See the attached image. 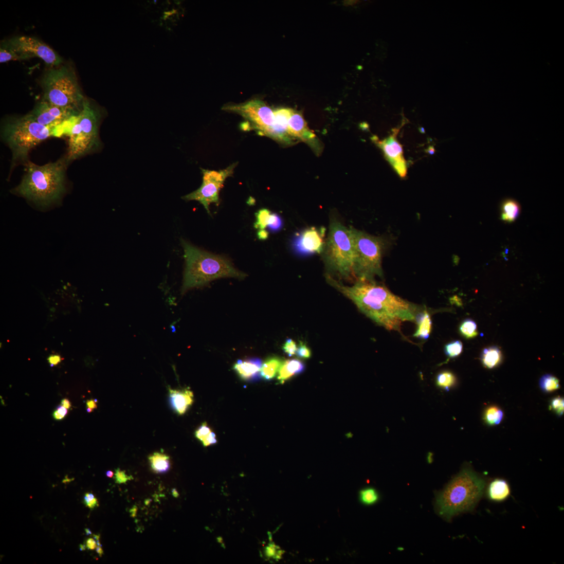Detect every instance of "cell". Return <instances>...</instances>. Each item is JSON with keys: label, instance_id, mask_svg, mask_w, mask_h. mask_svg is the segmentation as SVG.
<instances>
[{"label": "cell", "instance_id": "1", "mask_svg": "<svg viewBox=\"0 0 564 564\" xmlns=\"http://www.w3.org/2000/svg\"><path fill=\"white\" fill-rule=\"evenodd\" d=\"M328 283L349 298L359 310L388 330L399 331L403 322L414 321L420 311L414 304L374 281H357L346 286L327 275Z\"/></svg>", "mask_w": 564, "mask_h": 564}, {"label": "cell", "instance_id": "2", "mask_svg": "<svg viewBox=\"0 0 564 564\" xmlns=\"http://www.w3.org/2000/svg\"><path fill=\"white\" fill-rule=\"evenodd\" d=\"M69 162L67 157L40 166L28 160L25 173L13 191L41 207L59 200L65 191V173Z\"/></svg>", "mask_w": 564, "mask_h": 564}, {"label": "cell", "instance_id": "3", "mask_svg": "<svg viewBox=\"0 0 564 564\" xmlns=\"http://www.w3.org/2000/svg\"><path fill=\"white\" fill-rule=\"evenodd\" d=\"M185 252L186 269L182 293L204 286L220 278H234L243 279L247 275L233 267L230 261L198 249L182 240Z\"/></svg>", "mask_w": 564, "mask_h": 564}, {"label": "cell", "instance_id": "4", "mask_svg": "<svg viewBox=\"0 0 564 564\" xmlns=\"http://www.w3.org/2000/svg\"><path fill=\"white\" fill-rule=\"evenodd\" d=\"M484 480L469 467L464 468L436 497L439 515L450 520L454 516L472 511L481 499Z\"/></svg>", "mask_w": 564, "mask_h": 564}, {"label": "cell", "instance_id": "5", "mask_svg": "<svg viewBox=\"0 0 564 564\" xmlns=\"http://www.w3.org/2000/svg\"><path fill=\"white\" fill-rule=\"evenodd\" d=\"M328 269L339 277L354 280L355 251L350 227L332 220L323 252Z\"/></svg>", "mask_w": 564, "mask_h": 564}, {"label": "cell", "instance_id": "6", "mask_svg": "<svg viewBox=\"0 0 564 564\" xmlns=\"http://www.w3.org/2000/svg\"><path fill=\"white\" fill-rule=\"evenodd\" d=\"M4 140L12 151V162L27 160L29 152L49 138L52 128L42 125L28 115L7 120L3 127Z\"/></svg>", "mask_w": 564, "mask_h": 564}, {"label": "cell", "instance_id": "7", "mask_svg": "<svg viewBox=\"0 0 564 564\" xmlns=\"http://www.w3.org/2000/svg\"><path fill=\"white\" fill-rule=\"evenodd\" d=\"M43 100L56 106L82 110L84 96L75 70L69 66L52 69L42 82Z\"/></svg>", "mask_w": 564, "mask_h": 564}, {"label": "cell", "instance_id": "8", "mask_svg": "<svg viewBox=\"0 0 564 564\" xmlns=\"http://www.w3.org/2000/svg\"><path fill=\"white\" fill-rule=\"evenodd\" d=\"M354 246V279L374 281L383 276L382 260L387 242L385 238L350 227Z\"/></svg>", "mask_w": 564, "mask_h": 564}, {"label": "cell", "instance_id": "9", "mask_svg": "<svg viewBox=\"0 0 564 564\" xmlns=\"http://www.w3.org/2000/svg\"><path fill=\"white\" fill-rule=\"evenodd\" d=\"M103 116V111L85 98L70 135L66 157L69 161L98 149L100 145L99 129Z\"/></svg>", "mask_w": 564, "mask_h": 564}, {"label": "cell", "instance_id": "10", "mask_svg": "<svg viewBox=\"0 0 564 564\" xmlns=\"http://www.w3.org/2000/svg\"><path fill=\"white\" fill-rule=\"evenodd\" d=\"M237 163H233L226 169L220 171L202 170L203 182L200 188L187 194L183 198L186 201H197L203 205L210 214L211 204H219V193L226 179L233 174Z\"/></svg>", "mask_w": 564, "mask_h": 564}, {"label": "cell", "instance_id": "11", "mask_svg": "<svg viewBox=\"0 0 564 564\" xmlns=\"http://www.w3.org/2000/svg\"><path fill=\"white\" fill-rule=\"evenodd\" d=\"M1 47L10 49L29 59L40 58L51 66H58L63 62L62 58L53 49L34 38L15 37L2 42Z\"/></svg>", "mask_w": 564, "mask_h": 564}, {"label": "cell", "instance_id": "12", "mask_svg": "<svg viewBox=\"0 0 564 564\" xmlns=\"http://www.w3.org/2000/svg\"><path fill=\"white\" fill-rule=\"evenodd\" d=\"M227 108L249 120L260 135L268 137L275 121L274 111L263 102L252 100Z\"/></svg>", "mask_w": 564, "mask_h": 564}, {"label": "cell", "instance_id": "13", "mask_svg": "<svg viewBox=\"0 0 564 564\" xmlns=\"http://www.w3.org/2000/svg\"><path fill=\"white\" fill-rule=\"evenodd\" d=\"M82 110L62 107L42 99L27 115L39 123L51 128L77 117Z\"/></svg>", "mask_w": 564, "mask_h": 564}, {"label": "cell", "instance_id": "14", "mask_svg": "<svg viewBox=\"0 0 564 564\" xmlns=\"http://www.w3.org/2000/svg\"><path fill=\"white\" fill-rule=\"evenodd\" d=\"M403 124L399 128L393 129L390 135L382 141L375 137L373 141L382 150L386 159L389 162L395 172L401 178H404L407 175V163L404 155L403 145L398 141L397 135Z\"/></svg>", "mask_w": 564, "mask_h": 564}, {"label": "cell", "instance_id": "15", "mask_svg": "<svg viewBox=\"0 0 564 564\" xmlns=\"http://www.w3.org/2000/svg\"><path fill=\"white\" fill-rule=\"evenodd\" d=\"M325 233V229L323 227L320 228L315 227L306 228L296 236L294 240V248L298 253L301 254L321 253L325 244L324 239Z\"/></svg>", "mask_w": 564, "mask_h": 564}, {"label": "cell", "instance_id": "16", "mask_svg": "<svg viewBox=\"0 0 564 564\" xmlns=\"http://www.w3.org/2000/svg\"><path fill=\"white\" fill-rule=\"evenodd\" d=\"M293 112L290 108H279L274 111L275 121L268 137L285 144H290L293 139L288 134L287 129Z\"/></svg>", "mask_w": 564, "mask_h": 564}, {"label": "cell", "instance_id": "17", "mask_svg": "<svg viewBox=\"0 0 564 564\" xmlns=\"http://www.w3.org/2000/svg\"><path fill=\"white\" fill-rule=\"evenodd\" d=\"M287 131L292 138H297L304 141L313 142L316 138L302 115L294 111L289 119Z\"/></svg>", "mask_w": 564, "mask_h": 564}, {"label": "cell", "instance_id": "18", "mask_svg": "<svg viewBox=\"0 0 564 564\" xmlns=\"http://www.w3.org/2000/svg\"><path fill=\"white\" fill-rule=\"evenodd\" d=\"M170 401L173 409L179 415L184 414L194 402V396L192 391L185 389L183 390L169 388Z\"/></svg>", "mask_w": 564, "mask_h": 564}, {"label": "cell", "instance_id": "19", "mask_svg": "<svg viewBox=\"0 0 564 564\" xmlns=\"http://www.w3.org/2000/svg\"><path fill=\"white\" fill-rule=\"evenodd\" d=\"M262 362L258 358L239 360L235 363L234 370L244 380L249 381L260 376Z\"/></svg>", "mask_w": 564, "mask_h": 564}, {"label": "cell", "instance_id": "20", "mask_svg": "<svg viewBox=\"0 0 564 564\" xmlns=\"http://www.w3.org/2000/svg\"><path fill=\"white\" fill-rule=\"evenodd\" d=\"M256 222L254 224L256 229L264 230L267 227L272 231H277L283 226V221L277 214L271 212L267 209L260 210L256 214Z\"/></svg>", "mask_w": 564, "mask_h": 564}, {"label": "cell", "instance_id": "21", "mask_svg": "<svg viewBox=\"0 0 564 564\" xmlns=\"http://www.w3.org/2000/svg\"><path fill=\"white\" fill-rule=\"evenodd\" d=\"M305 366L302 361L296 359L286 360L283 361L278 372V380L283 384L295 375L303 373Z\"/></svg>", "mask_w": 564, "mask_h": 564}, {"label": "cell", "instance_id": "22", "mask_svg": "<svg viewBox=\"0 0 564 564\" xmlns=\"http://www.w3.org/2000/svg\"><path fill=\"white\" fill-rule=\"evenodd\" d=\"M415 321L417 328L414 337L423 340L428 339L432 330V320L428 312L426 310L422 312L420 311L416 315Z\"/></svg>", "mask_w": 564, "mask_h": 564}, {"label": "cell", "instance_id": "23", "mask_svg": "<svg viewBox=\"0 0 564 564\" xmlns=\"http://www.w3.org/2000/svg\"><path fill=\"white\" fill-rule=\"evenodd\" d=\"M510 489L507 483L504 480L496 479L492 481L488 488L489 499L494 501H502L507 498Z\"/></svg>", "mask_w": 564, "mask_h": 564}, {"label": "cell", "instance_id": "24", "mask_svg": "<svg viewBox=\"0 0 564 564\" xmlns=\"http://www.w3.org/2000/svg\"><path fill=\"white\" fill-rule=\"evenodd\" d=\"M501 219L506 222L512 223L519 216L521 206L515 199L507 198L501 205Z\"/></svg>", "mask_w": 564, "mask_h": 564}, {"label": "cell", "instance_id": "25", "mask_svg": "<svg viewBox=\"0 0 564 564\" xmlns=\"http://www.w3.org/2000/svg\"><path fill=\"white\" fill-rule=\"evenodd\" d=\"M282 362L277 357H272L265 360L262 365L260 377L265 380L273 379L278 373Z\"/></svg>", "mask_w": 564, "mask_h": 564}, {"label": "cell", "instance_id": "26", "mask_svg": "<svg viewBox=\"0 0 564 564\" xmlns=\"http://www.w3.org/2000/svg\"><path fill=\"white\" fill-rule=\"evenodd\" d=\"M483 366L489 369H492L501 363L502 355L500 350L497 347H490L485 349L481 356Z\"/></svg>", "mask_w": 564, "mask_h": 564}, {"label": "cell", "instance_id": "27", "mask_svg": "<svg viewBox=\"0 0 564 564\" xmlns=\"http://www.w3.org/2000/svg\"><path fill=\"white\" fill-rule=\"evenodd\" d=\"M149 459L152 470L156 474L167 472L171 468L170 458L166 454L155 452L149 456Z\"/></svg>", "mask_w": 564, "mask_h": 564}, {"label": "cell", "instance_id": "28", "mask_svg": "<svg viewBox=\"0 0 564 564\" xmlns=\"http://www.w3.org/2000/svg\"><path fill=\"white\" fill-rule=\"evenodd\" d=\"M195 436L196 439L202 442L205 447H208L217 443L215 434L206 422L196 430Z\"/></svg>", "mask_w": 564, "mask_h": 564}, {"label": "cell", "instance_id": "29", "mask_svg": "<svg viewBox=\"0 0 564 564\" xmlns=\"http://www.w3.org/2000/svg\"><path fill=\"white\" fill-rule=\"evenodd\" d=\"M436 385L441 389L449 391L457 384L456 376L451 372L444 371L438 374L436 377Z\"/></svg>", "mask_w": 564, "mask_h": 564}, {"label": "cell", "instance_id": "30", "mask_svg": "<svg viewBox=\"0 0 564 564\" xmlns=\"http://www.w3.org/2000/svg\"><path fill=\"white\" fill-rule=\"evenodd\" d=\"M504 416L503 411L499 407L491 406L488 407L484 413V420L490 426L499 425L502 422Z\"/></svg>", "mask_w": 564, "mask_h": 564}, {"label": "cell", "instance_id": "31", "mask_svg": "<svg viewBox=\"0 0 564 564\" xmlns=\"http://www.w3.org/2000/svg\"><path fill=\"white\" fill-rule=\"evenodd\" d=\"M541 389L545 393H550L558 390L560 387L559 381L551 374L543 375L540 379Z\"/></svg>", "mask_w": 564, "mask_h": 564}, {"label": "cell", "instance_id": "32", "mask_svg": "<svg viewBox=\"0 0 564 564\" xmlns=\"http://www.w3.org/2000/svg\"><path fill=\"white\" fill-rule=\"evenodd\" d=\"M459 331L461 334L466 339H472L478 335L476 323L470 319L464 320L460 324Z\"/></svg>", "mask_w": 564, "mask_h": 564}, {"label": "cell", "instance_id": "33", "mask_svg": "<svg viewBox=\"0 0 564 564\" xmlns=\"http://www.w3.org/2000/svg\"><path fill=\"white\" fill-rule=\"evenodd\" d=\"M359 498L362 504L371 505L377 503L379 499V495L375 489L367 488L360 492Z\"/></svg>", "mask_w": 564, "mask_h": 564}, {"label": "cell", "instance_id": "34", "mask_svg": "<svg viewBox=\"0 0 564 564\" xmlns=\"http://www.w3.org/2000/svg\"><path fill=\"white\" fill-rule=\"evenodd\" d=\"M27 59H29V58L13 50L3 47L0 48V62L2 63L10 61H21Z\"/></svg>", "mask_w": 564, "mask_h": 564}, {"label": "cell", "instance_id": "35", "mask_svg": "<svg viewBox=\"0 0 564 564\" xmlns=\"http://www.w3.org/2000/svg\"><path fill=\"white\" fill-rule=\"evenodd\" d=\"M463 350V345L460 341H454L447 344L444 348V352L447 356L454 358L459 356Z\"/></svg>", "mask_w": 564, "mask_h": 564}, {"label": "cell", "instance_id": "36", "mask_svg": "<svg viewBox=\"0 0 564 564\" xmlns=\"http://www.w3.org/2000/svg\"><path fill=\"white\" fill-rule=\"evenodd\" d=\"M550 407L558 417H561L564 412L563 398L559 396L554 397L551 402Z\"/></svg>", "mask_w": 564, "mask_h": 564}, {"label": "cell", "instance_id": "37", "mask_svg": "<svg viewBox=\"0 0 564 564\" xmlns=\"http://www.w3.org/2000/svg\"><path fill=\"white\" fill-rule=\"evenodd\" d=\"M296 355L301 358L308 359L312 356V352L305 343L301 341L297 347Z\"/></svg>", "mask_w": 564, "mask_h": 564}, {"label": "cell", "instance_id": "38", "mask_svg": "<svg viewBox=\"0 0 564 564\" xmlns=\"http://www.w3.org/2000/svg\"><path fill=\"white\" fill-rule=\"evenodd\" d=\"M284 352L289 356H293L296 354L297 347L296 342L291 339L286 340L283 346Z\"/></svg>", "mask_w": 564, "mask_h": 564}, {"label": "cell", "instance_id": "39", "mask_svg": "<svg viewBox=\"0 0 564 564\" xmlns=\"http://www.w3.org/2000/svg\"><path fill=\"white\" fill-rule=\"evenodd\" d=\"M115 478L116 483L118 484L125 483L127 481L133 479L131 476H127L125 471H121L119 468L116 470Z\"/></svg>", "mask_w": 564, "mask_h": 564}, {"label": "cell", "instance_id": "40", "mask_svg": "<svg viewBox=\"0 0 564 564\" xmlns=\"http://www.w3.org/2000/svg\"><path fill=\"white\" fill-rule=\"evenodd\" d=\"M61 360V356L58 355H50L48 358V362L51 367L57 366Z\"/></svg>", "mask_w": 564, "mask_h": 564}, {"label": "cell", "instance_id": "41", "mask_svg": "<svg viewBox=\"0 0 564 564\" xmlns=\"http://www.w3.org/2000/svg\"><path fill=\"white\" fill-rule=\"evenodd\" d=\"M86 547L87 550H94L97 548V543L95 539L89 538L86 541Z\"/></svg>", "mask_w": 564, "mask_h": 564}, {"label": "cell", "instance_id": "42", "mask_svg": "<svg viewBox=\"0 0 564 564\" xmlns=\"http://www.w3.org/2000/svg\"><path fill=\"white\" fill-rule=\"evenodd\" d=\"M258 237L259 240H265L268 238V231L265 229L260 230L258 232Z\"/></svg>", "mask_w": 564, "mask_h": 564}, {"label": "cell", "instance_id": "43", "mask_svg": "<svg viewBox=\"0 0 564 564\" xmlns=\"http://www.w3.org/2000/svg\"><path fill=\"white\" fill-rule=\"evenodd\" d=\"M87 507L90 509H93L97 506H98V502L97 499L95 498L84 504Z\"/></svg>", "mask_w": 564, "mask_h": 564}, {"label": "cell", "instance_id": "44", "mask_svg": "<svg viewBox=\"0 0 564 564\" xmlns=\"http://www.w3.org/2000/svg\"><path fill=\"white\" fill-rule=\"evenodd\" d=\"M57 411H58V412H59V413H60V414H61V415H63V416H64V417H65V416H66V415H67V414H68V409H66L65 408H64V407H63V406H62V405H60V406H58V407H57Z\"/></svg>", "mask_w": 564, "mask_h": 564}, {"label": "cell", "instance_id": "45", "mask_svg": "<svg viewBox=\"0 0 564 564\" xmlns=\"http://www.w3.org/2000/svg\"><path fill=\"white\" fill-rule=\"evenodd\" d=\"M61 404L63 407L67 409H70L71 407L70 402L68 399H66V398L62 400Z\"/></svg>", "mask_w": 564, "mask_h": 564}, {"label": "cell", "instance_id": "46", "mask_svg": "<svg viewBox=\"0 0 564 564\" xmlns=\"http://www.w3.org/2000/svg\"><path fill=\"white\" fill-rule=\"evenodd\" d=\"M95 498L94 495L92 493H86L85 495L84 498V503H86Z\"/></svg>", "mask_w": 564, "mask_h": 564}, {"label": "cell", "instance_id": "47", "mask_svg": "<svg viewBox=\"0 0 564 564\" xmlns=\"http://www.w3.org/2000/svg\"><path fill=\"white\" fill-rule=\"evenodd\" d=\"M87 407L92 409L93 410L97 408V406L94 400H88L86 402Z\"/></svg>", "mask_w": 564, "mask_h": 564}, {"label": "cell", "instance_id": "48", "mask_svg": "<svg viewBox=\"0 0 564 564\" xmlns=\"http://www.w3.org/2000/svg\"><path fill=\"white\" fill-rule=\"evenodd\" d=\"M52 416L54 419L57 421L62 420L64 418V417L62 415H61L57 410L54 411Z\"/></svg>", "mask_w": 564, "mask_h": 564}, {"label": "cell", "instance_id": "49", "mask_svg": "<svg viewBox=\"0 0 564 564\" xmlns=\"http://www.w3.org/2000/svg\"><path fill=\"white\" fill-rule=\"evenodd\" d=\"M96 552L99 556L102 557L104 554V551L102 548V547H97Z\"/></svg>", "mask_w": 564, "mask_h": 564}, {"label": "cell", "instance_id": "50", "mask_svg": "<svg viewBox=\"0 0 564 564\" xmlns=\"http://www.w3.org/2000/svg\"><path fill=\"white\" fill-rule=\"evenodd\" d=\"M172 494L175 497H178L179 496V494L177 490L175 488L173 489L172 490Z\"/></svg>", "mask_w": 564, "mask_h": 564}, {"label": "cell", "instance_id": "51", "mask_svg": "<svg viewBox=\"0 0 564 564\" xmlns=\"http://www.w3.org/2000/svg\"><path fill=\"white\" fill-rule=\"evenodd\" d=\"M106 475L107 477L109 478H113L114 475V473L111 471H108L107 472H106Z\"/></svg>", "mask_w": 564, "mask_h": 564}, {"label": "cell", "instance_id": "52", "mask_svg": "<svg viewBox=\"0 0 564 564\" xmlns=\"http://www.w3.org/2000/svg\"><path fill=\"white\" fill-rule=\"evenodd\" d=\"M85 532L86 535L87 536H89V535H92V532H91V531H90V530L89 529H88V528H86V529H85Z\"/></svg>", "mask_w": 564, "mask_h": 564}, {"label": "cell", "instance_id": "53", "mask_svg": "<svg viewBox=\"0 0 564 564\" xmlns=\"http://www.w3.org/2000/svg\"><path fill=\"white\" fill-rule=\"evenodd\" d=\"M86 549L87 548H86V545H84V544H80V551H83L86 550Z\"/></svg>", "mask_w": 564, "mask_h": 564}, {"label": "cell", "instance_id": "54", "mask_svg": "<svg viewBox=\"0 0 564 564\" xmlns=\"http://www.w3.org/2000/svg\"><path fill=\"white\" fill-rule=\"evenodd\" d=\"M93 537L96 541H99V539H100V535H94Z\"/></svg>", "mask_w": 564, "mask_h": 564}, {"label": "cell", "instance_id": "55", "mask_svg": "<svg viewBox=\"0 0 564 564\" xmlns=\"http://www.w3.org/2000/svg\"><path fill=\"white\" fill-rule=\"evenodd\" d=\"M86 410H87V412L88 413H91V412H92L93 411V409H91V408H88V407H87V408H86Z\"/></svg>", "mask_w": 564, "mask_h": 564}, {"label": "cell", "instance_id": "56", "mask_svg": "<svg viewBox=\"0 0 564 564\" xmlns=\"http://www.w3.org/2000/svg\"><path fill=\"white\" fill-rule=\"evenodd\" d=\"M94 401L96 403H98V401L97 399H94Z\"/></svg>", "mask_w": 564, "mask_h": 564}]
</instances>
